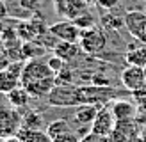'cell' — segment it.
<instances>
[{"instance_id": "3", "label": "cell", "mask_w": 146, "mask_h": 142, "mask_svg": "<svg viewBox=\"0 0 146 142\" xmlns=\"http://www.w3.org/2000/svg\"><path fill=\"white\" fill-rule=\"evenodd\" d=\"M23 126V116L14 106H2L0 108V139L16 137Z\"/></svg>"}, {"instance_id": "23", "label": "cell", "mask_w": 146, "mask_h": 142, "mask_svg": "<svg viewBox=\"0 0 146 142\" xmlns=\"http://www.w3.org/2000/svg\"><path fill=\"white\" fill-rule=\"evenodd\" d=\"M11 62H13V60H11V57L7 55V52H5L4 45H0V71H2L4 68H7Z\"/></svg>"}, {"instance_id": "20", "label": "cell", "mask_w": 146, "mask_h": 142, "mask_svg": "<svg viewBox=\"0 0 146 142\" xmlns=\"http://www.w3.org/2000/svg\"><path fill=\"white\" fill-rule=\"evenodd\" d=\"M46 62H48V66L54 69V73H55V75H57V73H61V71L64 69V60L61 59V57H57V55H52Z\"/></svg>"}, {"instance_id": "29", "label": "cell", "mask_w": 146, "mask_h": 142, "mask_svg": "<svg viewBox=\"0 0 146 142\" xmlns=\"http://www.w3.org/2000/svg\"><path fill=\"white\" fill-rule=\"evenodd\" d=\"M87 4H98V0H86Z\"/></svg>"}, {"instance_id": "9", "label": "cell", "mask_w": 146, "mask_h": 142, "mask_svg": "<svg viewBox=\"0 0 146 142\" xmlns=\"http://www.w3.org/2000/svg\"><path fill=\"white\" fill-rule=\"evenodd\" d=\"M119 80L123 83V87L130 92H135L143 87H146V73L144 68L139 66H127L125 69L121 71Z\"/></svg>"}, {"instance_id": "30", "label": "cell", "mask_w": 146, "mask_h": 142, "mask_svg": "<svg viewBox=\"0 0 146 142\" xmlns=\"http://www.w3.org/2000/svg\"><path fill=\"white\" fill-rule=\"evenodd\" d=\"M144 73H146V68H144Z\"/></svg>"}, {"instance_id": "16", "label": "cell", "mask_w": 146, "mask_h": 142, "mask_svg": "<svg viewBox=\"0 0 146 142\" xmlns=\"http://www.w3.org/2000/svg\"><path fill=\"white\" fill-rule=\"evenodd\" d=\"M78 43H68V41H59L57 46L54 48V55L61 57V59L66 62V60H71L73 57L78 53Z\"/></svg>"}, {"instance_id": "27", "label": "cell", "mask_w": 146, "mask_h": 142, "mask_svg": "<svg viewBox=\"0 0 146 142\" xmlns=\"http://www.w3.org/2000/svg\"><path fill=\"white\" fill-rule=\"evenodd\" d=\"M137 41H139V43H143V45H146V25H144V28H143V32L139 34V37H137Z\"/></svg>"}, {"instance_id": "19", "label": "cell", "mask_w": 146, "mask_h": 142, "mask_svg": "<svg viewBox=\"0 0 146 142\" xmlns=\"http://www.w3.org/2000/svg\"><path fill=\"white\" fill-rule=\"evenodd\" d=\"M75 23L82 28V30H86V28H91V27H94V18L93 16H89V12H84L80 18H77L75 20Z\"/></svg>"}, {"instance_id": "13", "label": "cell", "mask_w": 146, "mask_h": 142, "mask_svg": "<svg viewBox=\"0 0 146 142\" xmlns=\"http://www.w3.org/2000/svg\"><path fill=\"white\" fill-rule=\"evenodd\" d=\"M98 110H100L98 105H78L75 114H73V117H75V121L78 124L87 126V124H93Z\"/></svg>"}, {"instance_id": "28", "label": "cell", "mask_w": 146, "mask_h": 142, "mask_svg": "<svg viewBox=\"0 0 146 142\" xmlns=\"http://www.w3.org/2000/svg\"><path fill=\"white\" fill-rule=\"evenodd\" d=\"M2 142H21V140L18 137H9V139H4Z\"/></svg>"}, {"instance_id": "4", "label": "cell", "mask_w": 146, "mask_h": 142, "mask_svg": "<svg viewBox=\"0 0 146 142\" xmlns=\"http://www.w3.org/2000/svg\"><path fill=\"white\" fill-rule=\"evenodd\" d=\"M46 101L54 106H78V85H55L46 96Z\"/></svg>"}, {"instance_id": "24", "label": "cell", "mask_w": 146, "mask_h": 142, "mask_svg": "<svg viewBox=\"0 0 146 142\" xmlns=\"http://www.w3.org/2000/svg\"><path fill=\"white\" fill-rule=\"evenodd\" d=\"M54 142H80V139H78L73 131H68V133L61 135V137H57Z\"/></svg>"}, {"instance_id": "15", "label": "cell", "mask_w": 146, "mask_h": 142, "mask_svg": "<svg viewBox=\"0 0 146 142\" xmlns=\"http://www.w3.org/2000/svg\"><path fill=\"white\" fill-rule=\"evenodd\" d=\"M16 137L21 142H54L52 137L46 133V131H41V130H29V128H23L18 131Z\"/></svg>"}, {"instance_id": "21", "label": "cell", "mask_w": 146, "mask_h": 142, "mask_svg": "<svg viewBox=\"0 0 146 142\" xmlns=\"http://www.w3.org/2000/svg\"><path fill=\"white\" fill-rule=\"evenodd\" d=\"M132 94H134V99H135V105L139 106V108L146 110V87H143V89H139V91L132 92Z\"/></svg>"}, {"instance_id": "18", "label": "cell", "mask_w": 146, "mask_h": 142, "mask_svg": "<svg viewBox=\"0 0 146 142\" xmlns=\"http://www.w3.org/2000/svg\"><path fill=\"white\" fill-rule=\"evenodd\" d=\"M43 126V116L36 110H29L23 114V128L29 130H39Z\"/></svg>"}, {"instance_id": "1", "label": "cell", "mask_w": 146, "mask_h": 142, "mask_svg": "<svg viewBox=\"0 0 146 142\" xmlns=\"http://www.w3.org/2000/svg\"><path fill=\"white\" fill-rule=\"evenodd\" d=\"M55 73L46 60L31 59L23 64L21 69V85L31 92L32 98H46L57 82Z\"/></svg>"}, {"instance_id": "25", "label": "cell", "mask_w": 146, "mask_h": 142, "mask_svg": "<svg viewBox=\"0 0 146 142\" xmlns=\"http://www.w3.org/2000/svg\"><path fill=\"white\" fill-rule=\"evenodd\" d=\"M118 4H119V0H98V5L102 7V9H107V11L114 9Z\"/></svg>"}, {"instance_id": "26", "label": "cell", "mask_w": 146, "mask_h": 142, "mask_svg": "<svg viewBox=\"0 0 146 142\" xmlns=\"http://www.w3.org/2000/svg\"><path fill=\"white\" fill-rule=\"evenodd\" d=\"M7 12H9V11H7V5H5V2H2V0H0V20H2V18H5V16H7Z\"/></svg>"}, {"instance_id": "14", "label": "cell", "mask_w": 146, "mask_h": 142, "mask_svg": "<svg viewBox=\"0 0 146 142\" xmlns=\"http://www.w3.org/2000/svg\"><path fill=\"white\" fill-rule=\"evenodd\" d=\"M7 99H9L11 106H14V108H23V106L29 105V101L32 99L31 92H29L23 85H18L16 89H13L9 94H7Z\"/></svg>"}, {"instance_id": "8", "label": "cell", "mask_w": 146, "mask_h": 142, "mask_svg": "<svg viewBox=\"0 0 146 142\" xmlns=\"http://www.w3.org/2000/svg\"><path fill=\"white\" fill-rule=\"evenodd\" d=\"M48 30L52 32L59 41H68V43H78L80 36H82V28L71 20L57 21V23L48 27Z\"/></svg>"}, {"instance_id": "6", "label": "cell", "mask_w": 146, "mask_h": 142, "mask_svg": "<svg viewBox=\"0 0 146 142\" xmlns=\"http://www.w3.org/2000/svg\"><path fill=\"white\" fill-rule=\"evenodd\" d=\"M21 69H23V64L18 60L11 62L7 68L0 71V94H9L13 89L21 85Z\"/></svg>"}, {"instance_id": "2", "label": "cell", "mask_w": 146, "mask_h": 142, "mask_svg": "<svg viewBox=\"0 0 146 142\" xmlns=\"http://www.w3.org/2000/svg\"><path fill=\"white\" fill-rule=\"evenodd\" d=\"M78 46L87 55H96V53H100L102 50L107 46V36L104 32V28L98 27V25H94L91 28L82 30V36H80V41H78Z\"/></svg>"}, {"instance_id": "10", "label": "cell", "mask_w": 146, "mask_h": 142, "mask_svg": "<svg viewBox=\"0 0 146 142\" xmlns=\"http://www.w3.org/2000/svg\"><path fill=\"white\" fill-rule=\"evenodd\" d=\"M123 25H125L127 30L137 39L139 34L143 32L144 25H146V11H141V9L127 11L125 16H123Z\"/></svg>"}, {"instance_id": "22", "label": "cell", "mask_w": 146, "mask_h": 142, "mask_svg": "<svg viewBox=\"0 0 146 142\" xmlns=\"http://www.w3.org/2000/svg\"><path fill=\"white\" fill-rule=\"evenodd\" d=\"M80 142H109V137H104V135L89 131V133H86L84 137L80 139Z\"/></svg>"}, {"instance_id": "12", "label": "cell", "mask_w": 146, "mask_h": 142, "mask_svg": "<svg viewBox=\"0 0 146 142\" xmlns=\"http://www.w3.org/2000/svg\"><path fill=\"white\" fill-rule=\"evenodd\" d=\"M125 60L128 66H139V68H146V45L139 43L134 45L127 50L125 53Z\"/></svg>"}, {"instance_id": "11", "label": "cell", "mask_w": 146, "mask_h": 142, "mask_svg": "<svg viewBox=\"0 0 146 142\" xmlns=\"http://www.w3.org/2000/svg\"><path fill=\"white\" fill-rule=\"evenodd\" d=\"M112 114L118 123L123 121H132V117L135 116V105L132 101H127V99H118V101L112 103Z\"/></svg>"}, {"instance_id": "5", "label": "cell", "mask_w": 146, "mask_h": 142, "mask_svg": "<svg viewBox=\"0 0 146 142\" xmlns=\"http://www.w3.org/2000/svg\"><path fill=\"white\" fill-rule=\"evenodd\" d=\"M87 7L89 4L86 0H54V11L62 20L75 21L84 12H87Z\"/></svg>"}, {"instance_id": "17", "label": "cell", "mask_w": 146, "mask_h": 142, "mask_svg": "<svg viewBox=\"0 0 146 142\" xmlns=\"http://www.w3.org/2000/svg\"><path fill=\"white\" fill-rule=\"evenodd\" d=\"M68 131H71V126H70L68 121H64V119L52 121V123L46 126V133L52 137V140H55L57 137H61V135L68 133Z\"/></svg>"}, {"instance_id": "7", "label": "cell", "mask_w": 146, "mask_h": 142, "mask_svg": "<svg viewBox=\"0 0 146 142\" xmlns=\"http://www.w3.org/2000/svg\"><path fill=\"white\" fill-rule=\"evenodd\" d=\"M116 124H118V121H116L111 106H100L96 117L91 124V131L104 135V137H111V133L116 130Z\"/></svg>"}]
</instances>
